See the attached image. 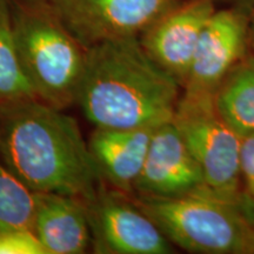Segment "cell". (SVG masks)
I'll list each match as a JSON object with an SVG mask.
<instances>
[{"mask_svg":"<svg viewBox=\"0 0 254 254\" xmlns=\"http://www.w3.org/2000/svg\"><path fill=\"white\" fill-rule=\"evenodd\" d=\"M0 254H47L33 230H14L0 233Z\"/></svg>","mask_w":254,"mask_h":254,"instance_id":"16","label":"cell"},{"mask_svg":"<svg viewBox=\"0 0 254 254\" xmlns=\"http://www.w3.org/2000/svg\"><path fill=\"white\" fill-rule=\"evenodd\" d=\"M172 122L201 167L209 189L232 198L247 194L240 173L241 136L222 118L214 94L183 92Z\"/></svg>","mask_w":254,"mask_h":254,"instance_id":"5","label":"cell"},{"mask_svg":"<svg viewBox=\"0 0 254 254\" xmlns=\"http://www.w3.org/2000/svg\"><path fill=\"white\" fill-rule=\"evenodd\" d=\"M215 4L224 6H241V7L253 8L254 0H213Z\"/></svg>","mask_w":254,"mask_h":254,"instance_id":"18","label":"cell"},{"mask_svg":"<svg viewBox=\"0 0 254 254\" xmlns=\"http://www.w3.org/2000/svg\"><path fill=\"white\" fill-rule=\"evenodd\" d=\"M182 93L139 37H128L87 50L75 105L95 128H135L172 120Z\"/></svg>","mask_w":254,"mask_h":254,"instance_id":"2","label":"cell"},{"mask_svg":"<svg viewBox=\"0 0 254 254\" xmlns=\"http://www.w3.org/2000/svg\"><path fill=\"white\" fill-rule=\"evenodd\" d=\"M217 8L213 0H183L139 37L151 59L183 88L202 31Z\"/></svg>","mask_w":254,"mask_h":254,"instance_id":"9","label":"cell"},{"mask_svg":"<svg viewBox=\"0 0 254 254\" xmlns=\"http://www.w3.org/2000/svg\"><path fill=\"white\" fill-rule=\"evenodd\" d=\"M214 101L222 118L241 138L254 133V53L250 52L227 73Z\"/></svg>","mask_w":254,"mask_h":254,"instance_id":"13","label":"cell"},{"mask_svg":"<svg viewBox=\"0 0 254 254\" xmlns=\"http://www.w3.org/2000/svg\"><path fill=\"white\" fill-rule=\"evenodd\" d=\"M176 247L198 254H254V200L209 187L177 198L132 194Z\"/></svg>","mask_w":254,"mask_h":254,"instance_id":"4","label":"cell"},{"mask_svg":"<svg viewBox=\"0 0 254 254\" xmlns=\"http://www.w3.org/2000/svg\"><path fill=\"white\" fill-rule=\"evenodd\" d=\"M0 161L34 193L90 201L104 185L77 120L37 98L0 107Z\"/></svg>","mask_w":254,"mask_h":254,"instance_id":"1","label":"cell"},{"mask_svg":"<svg viewBox=\"0 0 254 254\" xmlns=\"http://www.w3.org/2000/svg\"><path fill=\"white\" fill-rule=\"evenodd\" d=\"M239 163L244 189L254 200V133L241 138Z\"/></svg>","mask_w":254,"mask_h":254,"instance_id":"17","label":"cell"},{"mask_svg":"<svg viewBox=\"0 0 254 254\" xmlns=\"http://www.w3.org/2000/svg\"><path fill=\"white\" fill-rule=\"evenodd\" d=\"M92 252L98 254H171L176 246L146 215L132 194L104 184L87 201Z\"/></svg>","mask_w":254,"mask_h":254,"instance_id":"6","label":"cell"},{"mask_svg":"<svg viewBox=\"0 0 254 254\" xmlns=\"http://www.w3.org/2000/svg\"><path fill=\"white\" fill-rule=\"evenodd\" d=\"M36 193L0 161V233L33 230Z\"/></svg>","mask_w":254,"mask_h":254,"instance_id":"15","label":"cell"},{"mask_svg":"<svg viewBox=\"0 0 254 254\" xmlns=\"http://www.w3.org/2000/svg\"><path fill=\"white\" fill-rule=\"evenodd\" d=\"M252 8H217L202 31L183 92L214 94L222 79L250 52Z\"/></svg>","mask_w":254,"mask_h":254,"instance_id":"8","label":"cell"},{"mask_svg":"<svg viewBox=\"0 0 254 254\" xmlns=\"http://www.w3.org/2000/svg\"><path fill=\"white\" fill-rule=\"evenodd\" d=\"M33 98L18 57L9 0H0V107Z\"/></svg>","mask_w":254,"mask_h":254,"instance_id":"14","label":"cell"},{"mask_svg":"<svg viewBox=\"0 0 254 254\" xmlns=\"http://www.w3.org/2000/svg\"><path fill=\"white\" fill-rule=\"evenodd\" d=\"M250 50L254 53V6L250 17Z\"/></svg>","mask_w":254,"mask_h":254,"instance_id":"19","label":"cell"},{"mask_svg":"<svg viewBox=\"0 0 254 254\" xmlns=\"http://www.w3.org/2000/svg\"><path fill=\"white\" fill-rule=\"evenodd\" d=\"M158 126L94 128L87 140L88 148L104 184L133 194Z\"/></svg>","mask_w":254,"mask_h":254,"instance_id":"11","label":"cell"},{"mask_svg":"<svg viewBox=\"0 0 254 254\" xmlns=\"http://www.w3.org/2000/svg\"><path fill=\"white\" fill-rule=\"evenodd\" d=\"M33 231L47 254L92 251L86 200L62 193H36Z\"/></svg>","mask_w":254,"mask_h":254,"instance_id":"12","label":"cell"},{"mask_svg":"<svg viewBox=\"0 0 254 254\" xmlns=\"http://www.w3.org/2000/svg\"><path fill=\"white\" fill-rule=\"evenodd\" d=\"M63 20L85 49L140 37L183 0H53Z\"/></svg>","mask_w":254,"mask_h":254,"instance_id":"7","label":"cell"},{"mask_svg":"<svg viewBox=\"0 0 254 254\" xmlns=\"http://www.w3.org/2000/svg\"><path fill=\"white\" fill-rule=\"evenodd\" d=\"M208 187L201 167L172 120L157 127L133 194L177 198Z\"/></svg>","mask_w":254,"mask_h":254,"instance_id":"10","label":"cell"},{"mask_svg":"<svg viewBox=\"0 0 254 254\" xmlns=\"http://www.w3.org/2000/svg\"><path fill=\"white\" fill-rule=\"evenodd\" d=\"M20 65L37 99L64 110L77 103L87 50L53 0H9Z\"/></svg>","mask_w":254,"mask_h":254,"instance_id":"3","label":"cell"}]
</instances>
